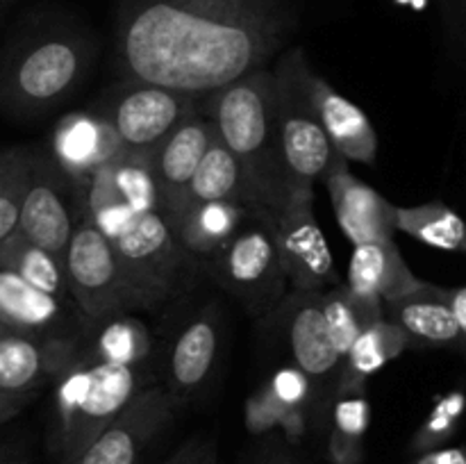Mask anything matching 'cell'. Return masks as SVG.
Segmentation results:
<instances>
[{
  "label": "cell",
  "mask_w": 466,
  "mask_h": 464,
  "mask_svg": "<svg viewBox=\"0 0 466 464\" xmlns=\"http://www.w3.org/2000/svg\"><path fill=\"white\" fill-rule=\"evenodd\" d=\"M3 330H5V328H3V326H0V332H3Z\"/></svg>",
  "instance_id": "39"
},
{
  "label": "cell",
  "mask_w": 466,
  "mask_h": 464,
  "mask_svg": "<svg viewBox=\"0 0 466 464\" xmlns=\"http://www.w3.org/2000/svg\"><path fill=\"white\" fill-rule=\"evenodd\" d=\"M212 200H230V203H239L250 209L248 187H246L239 162H237L235 155L221 144L218 136H214L208 153L200 159L194 177H191L185 194H182L176 218H173L168 227L176 226L177 218H180L189 207L200 203H212Z\"/></svg>",
  "instance_id": "23"
},
{
  "label": "cell",
  "mask_w": 466,
  "mask_h": 464,
  "mask_svg": "<svg viewBox=\"0 0 466 464\" xmlns=\"http://www.w3.org/2000/svg\"><path fill=\"white\" fill-rule=\"evenodd\" d=\"M412 344L410 337L400 330L390 318H380L373 326H369L358 339L353 341L349 353L344 355V382L341 391L346 394H358L360 387L380 371L382 367L399 358L408 346Z\"/></svg>",
  "instance_id": "27"
},
{
  "label": "cell",
  "mask_w": 466,
  "mask_h": 464,
  "mask_svg": "<svg viewBox=\"0 0 466 464\" xmlns=\"http://www.w3.org/2000/svg\"><path fill=\"white\" fill-rule=\"evenodd\" d=\"M150 353L148 328L135 317L116 314L105 318L96 337V359L121 367H141Z\"/></svg>",
  "instance_id": "30"
},
{
  "label": "cell",
  "mask_w": 466,
  "mask_h": 464,
  "mask_svg": "<svg viewBox=\"0 0 466 464\" xmlns=\"http://www.w3.org/2000/svg\"><path fill=\"white\" fill-rule=\"evenodd\" d=\"M276 44L278 21L259 0H144L118 36L132 80L187 96L264 66Z\"/></svg>",
  "instance_id": "1"
},
{
  "label": "cell",
  "mask_w": 466,
  "mask_h": 464,
  "mask_svg": "<svg viewBox=\"0 0 466 464\" xmlns=\"http://www.w3.org/2000/svg\"><path fill=\"white\" fill-rule=\"evenodd\" d=\"M258 464H300V462H296V459L289 458V455L273 453V455H267V458L259 459Z\"/></svg>",
  "instance_id": "38"
},
{
  "label": "cell",
  "mask_w": 466,
  "mask_h": 464,
  "mask_svg": "<svg viewBox=\"0 0 466 464\" xmlns=\"http://www.w3.org/2000/svg\"><path fill=\"white\" fill-rule=\"evenodd\" d=\"M141 389V367L77 359L55 389L53 449L59 462L71 464Z\"/></svg>",
  "instance_id": "3"
},
{
  "label": "cell",
  "mask_w": 466,
  "mask_h": 464,
  "mask_svg": "<svg viewBox=\"0 0 466 464\" xmlns=\"http://www.w3.org/2000/svg\"><path fill=\"white\" fill-rule=\"evenodd\" d=\"M289 346L296 367L308 376H328L341 364L339 353L328 335L326 318H323V294L319 291L299 294L289 318Z\"/></svg>",
  "instance_id": "21"
},
{
  "label": "cell",
  "mask_w": 466,
  "mask_h": 464,
  "mask_svg": "<svg viewBox=\"0 0 466 464\" xmlns=\"http://www.w3.org/2000/svg\"><path fill=\"white\" fill-rule=\"evenodd\" d=\"M449 305H451V309H453L455 321H458L460 330H462V335L466 339V285L449 289Z\"/></svg>",
  "instance_id": "36"
},
{
  "label": "cell",
  "mask_w": 466,
  "mask_h": 464,
  "mask_svg": "<svg viewBox=\"0 0 466 464\" xmlns=\"http://www.w3.org/2000/svg\"><path fill=\"white\" fill-rule=\"evenodd\" d=\"M323 318L332 346L344 359L353 341L369 326L385 318V303L369 296H358L346 285H339L323 294Z\"/></svg>",
  "instance_id": "29"
},
{
  "label": "cell",
  "mask_w": 466,
  "mask_h": 464,
  "mask_svg": "<svg viewBox=\"0 0 466 464\" xmlns=\"http://www.w3.org/2000/svg\"><path fill=\"white\" fill-rule=\"evenodd\" d=\"M385 318L400 328L410 341L426 346H460L466 348V339L449 305L446 287L423 282L417 291L385 303Z\"/></svg>",
  "instance_id": "20"
},
{
  "label": "cell",
  "mask_w": 466,
  "mask_h": 464,
  "mask_svg": "<svg viewBox=\"0 0 466 464\" xmlns=\"http://www.w3.org/2000/svg\"><path fill=\"white\" fill-rule=\"evenodd\" d=\"M276 103V76L267 66H259L214 91L208 116L221 144L239 162L250 209L268 218L291 200Z\"/></svg>",
  "instance_id": "2"
},
{
  "label": "cell",
  "mask_w": 466,
  "mask_h": 464,
  "mask_svg": "<svg viewBox=\"0 0 466 464\" xmlns=\"http://www.w3.org/2000/svg\"><path fill=\"white\" fill-rule=\"evenodd\" d=\"M68 182L71 180L53 157L32 153L30 180L23 196L16 230L59 259L66 255L68 241L76 230L68 207Z\"/></svg>",
  "instance_id": "11"
},
{
  "label": "cell",
  "mask_w": 466,
  "mask_h": 464,
  "mask_svg": "<svg viewBox=\"0 0 466 464\" xmlns=\"http://www.w3.org/2000/svg\"><path fill=\"white\" fill-rule=\"evenodd\" d=\"M344 285L353 294L390 303L417 291L423 280L408 267L396 241L387 239L353 246Z\"/></svg>",
  "instance_id": "19"
},
{
  "label": "cell",
  "mask_w": 466,
  "mask_h": 464,
  "mask_svg": "<svg viewBox=\"0 0 466 464\" xmlns=\"http://www.w3.org/2000/svg\"><path fill=\"white\" fill-rule=\"evenodd\" d=\"M126 153L121 136L103 114L73 112L55 126L50 157L64 176L82 189L96 171Z\"/></svg>",
  "instance_id": "15"
},
{
  "label": "cell",
  "mask_w": 466,
  "mask_h": 464,
  "mask_svg": "<svg viewBox=\"0 0 466 464\" xmlns=\"http://www.w3.org/2000/svg\"><path fill=\"white\" fill-rule=\"evenodd\" d=\"M214 136H217L214 123L208 116H196L191 112L150 150V162H153L159 194V214L167 218L168 226L176 218L182 194Z\"/></svg>",
  "instance_id": "14"
},
{
  "label": "cell",
  "mask_w": 466,
  "mask_h": 464,
  "mask_svg": "<svg viewBox=\"0 0 466 464\" xmlns=\"http://www.w3.org/2000/svg\"><path fill=\"white\" fill-rule=\"evenodd\" d=\"M0 464H25V455L14 446H5L0 449Z\"/></svg>",
  "instance_id": "37"
},
{
  "label": "cell",
  "mask_w": 466,
  "mask_h": 464,
  "mask_svg": "<svg viewBox=\"0 0 466 464\" xmlns=\"http://www.w3.org/2000/svg\"><path fill=\"white\" fill-rule=\"evenodd\" d=\"M64 300L44 294L9 271H0V326L46 335L64 318Z\"/></svg>",
  "instance_id": "24"
},
{
  "label": "cell",
  "mask_w": 466,
  "mask_h": 464,
  "mask_svg": "<svg viewBox=\"0 0 466 464\" xmlns=\"http://www.w3.org/2000/svg\"><path fill=\"white\" fill-rule=\"evenodd\" d=\"M217 321L208 314L194 318L185 330L177 335L171 350V391L173 400L177 396H189L198 389L205 378L212 371L214 358H217Z\"/></svg>",
  "instance_id": "25"
},
{
  "label": "cell",
  "mask_w": 466,
  "mask_h": 464,
  "mask_svg": "<svg viewBox=\"0 0 466 464\" xmlns=\"http://www.w3.org/2000/svg\"><path fill=\"white\" fill-rule=\"evenodd\" d=\"M466 412V394L464 391H451L444 394L435 403L432 412L428 414L426 421L419 428L417 437H414L412 446L419 453H428V450L441 449L451 437L458 432L460 421H462Z\"/></svg>",
  "instance_id": "32"
},
{
  "label": "cell",
  "mask_w": 466,
  "mask_h": 464,
  "mask_svg": "<svg viewBox=\"0 0 466 464\" xmlns=\"http://www.w3.org/2000/svg\"><path fill=\"white\" fill-rule=\"evenodd\" d=\"M253 223L239 227L230 244L218 255V268L228 289L250 305L271 308L285 294L287 277L278 259L271 221L250 209Z\"/></svg>",
  "instance_id": "8"
},
{
  "label": "cell",
  "mask_w": 466,
  "mask_h": 464,
  "mask_svg": "<svg viewBox=\"0 0 466 464\" xmlns=\"http://www.w3.org/2000/svg\"><path fill=\"white\" fill-rule=\"evenodd\" d=\"M64 268L68 294L94 321L164 303L123 264L112 241L105 239L86 218H82L73 230L64 255Z\"/></svg>",
  "instance_id": "5"
},
{
  "label": "cell",
  "mask_w": 466,
  "mask_h": 464,
  "mask_svg": "<svg viewBox=\"0 0 466 464\" xmlns=\"http://www.w3.org/2000/svg\"><path fill=\"white\" fill-rule=\"evenodd\" d=\"M309 396V376L299 367H287L273 373L267 398L276 405L278 412L299 409Z\"/></svg>",
  "instance_id": "33"
},
{
  "label": "cell",
  "mask_w": 466,
  "mask_h": 464,
  "mask_svg": "<svg viewBox=\"0 0 466 464\" xmlns=\"http://www.w3.org/2000/svg\"><path fill=\"white\" fill-rule=\"evenodd\" d=\"M268 221L273 227L280 268L294 291L323 294L326 287L332 289L341 285L330 246L314 217V194L294 196L285 209Z\"/></svg>",
  "instance_id": "6"
},
{
  "label": "cell",
  "mask_w": 466,
  "mask_h": 464,
  "mask_svg": "<svg viewBox=\"0 0 466 464\" xmlns=\"http://www.w3.org/2000/svg\"><path fill=\"white\" fill-rule=\"evenodd\" d=\"M250 209L230 200H212L187 209L171 227L187 253L200 257H218L232 237L244 226Z\"/></svg>",
  "instance_id": "22"
},
{
  "label": "cell",
  "mask_w": 466,
  "mask_h": 464,
  "mask_svg": "<svg viewBox=\"0 0 466 464\" xmlns=\"http://www.w3.org/2000/svg\"><path fill=\"white\" fill-rule=\"evenodd\" d=\"M323 182L330 194L337 226L350 244L394 239V205L380 191L360 180L344 157L332 164Z\"/></svg>",
  "instance_id": "16"
},
{
  "label": "cell",
  "mask_w": 466,
  "mask_h": 464,
  "mask_svg": "<svg viewBox=\"0 0 466 464\" xmlns=\"http://www.w3.org/2000/svg\"><path fill=\"white\" fill-rule=\"evenodd\" d=\"M86 71V45L48 36L23 50L7 73V96L21 107H50L66 98Z\"/></svg>",
  "instance_id": "7"
},
{
  "label": "cell",
  "mask_w": 466,
  "mask_h": 464,
  "mask_svg": "<svg viewBox=\"0 0 466 464\" xmlns=\"http://www.w3.org/2000/svg\"><path fill=\"white\" fill-rule=\"evenodd\" d=\"M123 205L135 214L159 212V194L150 153L126 150L118 159L94 173L85 187V212Z\"/></svg>",
  "instance_id": "17"
},
{
  "label": "cell",
  "mask_w": 466,
  "mask_h": 464,
  "mask_svg": "<svg viewBox=\"0 0 466 464\" xmlns=\"http://www.w3.org/2000/svg\"><path fill=\"white\" fill-rule=\"evenodd\" d=\"M276 76L278 130L291 182V198L314 194V182L323 180L341 157L332 148L312 98V68L300 48H294L273 68Z\"/></svg>",
  "instance_id": "4"
},
{
  "label": "cell",
  "mask_w": 466,
  "mask_h": 464,
  "mask_svg": "<svg viewBox=\"0 0 466 464\" xmlns=\"http://www.w3.org/2000/svg\"><path fill=\"white\" fill-rule=\"evenodd\" d=\"M80 359V348L68 337L39 332H0V391L39 394L57 382Z\"/></svg>",
  "instance_id": "12"
},
{
  "label": "cell",
  "mask_w": 466,
  "mask_h": 464,
  "mask_svg": "<svg viewBox=\"0 0 466 464\" xmlns=\"http://www.w3.org/2000/svg\"><path fill=\"white\" fill-rule=\"evenodd\" d=\"M0 271L14 273L27 285L36 287L44 294L55 296L64 303L71 298L64 259L48 253L41 246L32 244L18 230H14L12 235L0 241Z\"/></svg>",
  "instance_id": "26"
},
{
  "label": "cell",
  "mask_w": 466,
  "mask_h": 464,
  "mask_svg": "<svg viewBox=\"0 0 466 464\" xmlns=\"http://www.w3.org/2000/svg\"><path fill=\"white\" fill-rule=\"evenodd\" d=\"M36 398V394H12V391H0V423L9 421L14 414L21 412L27 403Z\"/></svg>",
  "instance_id": "35"
},
{
  "label": "cell",
  "mask_w": 466,
  "mask_h": 464,
  "mask_svg": "<svg viewBox=\"0 0 466 464\" xmlns=\"http://www.w3.org/2000/svg\"><path fill=\"white\" fill-rule=\"evenodd\" d=\"M194 96L137 82L118 91L103 112L126 150L150 153L177 123L191 114Z\"/></svg>",
  "instance_id": "9"
},
{
  "label": "cell",
  "mask_w": 466,
  "mask_h": 464,
  "mask_svg": "<svg viewBox=\"0 0 466 464\" xmlns=\"http://www.w3.org/2000/svg\"><path fill=\"white\" fill-rule=\"evenodd\" d=\"M312 98L332 148L346 162L373 166L378 157V135L364 109L317 73H312Z\"/></svg>",
  "instance_id": "18"
},
{
  "label": "cell",
  "mask_w": 466,
  "mask_h": 464,
  "mask_svg": "<svg viewBox=\"0 0 466 464\" xmlns=\"http://www.w3.org/2000/svg\"><path fill=\"white\" fill-rule=\"evenodd\" d=\"M173 408L176 400L168 391L141 389L71 464H139L144 450L171 419Z\"/></svg>",
  "instance_id": "10"
},
{
  "label": "cell",
  "mask_w": 466,
  "mask_h": 464,
  "mask_svg": "<svg viewBox=\"0 0 466 464\" xmlns=\"http://www.w3.org/2000/svg\"><path fill=\"white\" fill-rule=\"evenodd\" d=\"M30 166L32 150L16 148L0 155V241L18 227Z\"/></svg>",
  "instance_id": "31"
},
{
  "label": "cell",
  "mask_w": 466,
  "mask_h": 464,
  "mask_svg": "<svg viewBox=\"0 0 466 464\" xmlns=\"http://www.w3.org/2000/svg\"><path fill=\"white\" fill-rule=\"evenodd\" d=\"M369 419H371V408L362 396L355 394L349 398H341L335 408V432L360 441L367 432Z\"/></svg>",
  "instance_id": "34"
},
{
  "label": "cell",
  "mask_w": 466,
  "mask_h": 464,
  "mask_svg": "<svg viewBox=\"0 0 466 464\" xmlns=\"http://www.w3.org/2000/svg\"><path fill=\"white\" fill-rule=\"evenodd\" d=\"M394 230L431 248L466 255V221L441 200L414 207L394 205Z\"/></svg>",
  "instance_id": "28"
},
{
  "label": "cell",
  "mask_w": 466,
  "mask_h": 464,
  "mask_svg": "<svg viewBox=\"0 0 466 464\" xmlns=\"http://www.w3.org/2000/svg\"><path fill=\"white\" fill-rule=\"evenodd\" d=\"M114 250L127 268L167 300L177 289L182 271V246L159 212L137 214L135 221L112 239Z\"/></svg>",
  "instance_id": "13"
}]
</instances>
